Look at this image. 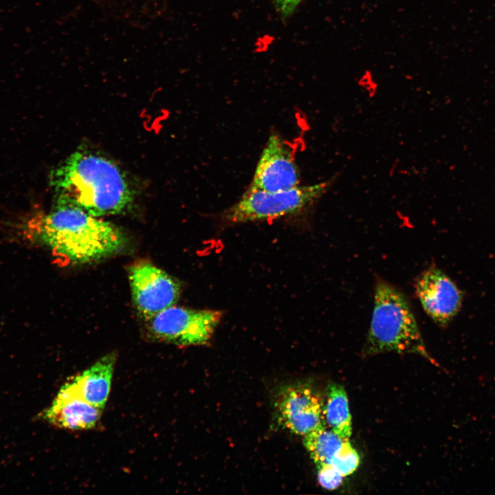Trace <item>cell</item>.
I'll return each instance as SVG.
<instances>
[{"label":"cell","mask_w":495,"mask_h":495,"mask_svg":"<svg viewBox=\"0 0 495 495\" xmlns=\"http://www.w3.org/2000/svg\"><path fill=\"white\" fill-rule=\"evenodd\" d=\"M117 356L109 353L67 382L83 399L103 410L109 397Z\"/></svg>","instance_id":"8fae6325"},{"label":"cell","mask_w":495,"mask_h":495,"mask_svg":"<svg viewBox=\"0 0 495 495\" xmlns=\"http://www.w3.org/2000/svg\"><path fill=\"white\" fill-rule=\"evenodd\" d=\"M318 479L320 485L329 490L338 488L344 476L331 463L316 465Z\"/></svg>","instance_id":"9a60e30c"},{"label":"cell","mask_w":495,"mask_h":495,"mask_svg":"<svg viewBox=\"0 0 495 495\" xmlns=\"http://www.w3.org/2000/svg\"><path fill=\"white\" fill-rule=\"evenodd\" d=\"M16 220L5 223L20 241L46 248L68 263L98 261L118 252L126 243L118 227L69 204L56 201L49 212Z\"/></svg>","instance_id":"6da1fadb"},{"label":"cell","mask_w":495,"mask_h":495,"mask_svg":"<svg viewBox=\"0 0 495 495\" xmlns=\"http://www.w3.org/2000/svg\"><path fill=\"white\" fill-rule=\"evenodd\" d=\"M344 440L324 423L303 436V444L316 465L331 463Z\"/></svg>","instance_id":"4fadbf2b"},{"label":"cell","mask_w":495,"mask_h":495,"mask_svg":"<svg viewBox=\"0 0 495 495\" xmlns=\"http://www.w3.org/2000/svg\"><path fill=\"white\" fill-rule=\"evenodd\" d=\"M302 0H274L276 7L284 17L290 16Z\"/></svg>","instance_id":"2e32d148"},{"label":"cell","mask_w":495,"mask_h":495,"mask_svg":"<svg viewBox=\"0 0 495 495\" xmlns=\"http://www.w3.org/2000/svg\"><path fill=\"white\" fill-rule=\"evenodd\" d=\"M278 410L282 424L292 432L305 436L323 421V403L306 384L285 387L279 394Z\"/></svg>","instance_id":"9c48e42d"},{"label":"cell","mask_w":495,"mask_h":495,"mask_svg":"<svg viewBox=\"0 0 495 495\" xmlns=\"http://www.w3.org/2000/svg\"><path fill=\"white\" fill-rule=\"evenodd\" d=\"M51 183L56 201L76 206L96 217L120 213L133 199L120 168L89 152L70 155L53 172Z\"/></svg>","instance_id":"7a4b0ae2"},{"label":"cell","mask_w":495,"mask_h":495,"mask_svg":"<svg viewBox=\"0 0 495 495\" xmlns=\"http://www.w3.org/2000/svg\"><path fill=\"white\" fill-rule=\"evenodd\" d=\"M396 352L421 355L439 366L426 350L416 318L405 295L378 278L374 307L362 353L364 356Z\"/></svg>","instance_id":"3957f363"},{"label":"cell","mask_w":495,"mask_h":495,"mask_svg":"<svg viewBox=\"0 0 495 495\" xmlns=\"http://www.w3.org/2000/svg\"><path fill=\"white\" fill-rule=\"evenodd\" d=\"M128 276L134 305L146 320L175 305L179 299V282L149 262L132 265Z\"/></svg>","instance_id":"8992f818"},{"label":"cell","mask_w":495,"mask_h":495,"mask_svg":"<svg viewBox=\"0 0 495 495\" xmlns=\"http://www.w3.org/2000/svg\"><path fill=\"white\" fill-rule=\"evenodd\" d=\"M345 389L342 385L331 383L326 390L323 404L324 424L343 439H349L352 433L351 416Z\"/></svg>","instance_id":"7c38bea8"},{"label":"cell","mask_w":495,"mask_h":495,"mask_svg":"<svg viewBox=\"0 0 495 495\" xmlns=\"http://www.w3.org/2000/svg\"><path fill=\"white\" fill-rule=\"evenodd\" d=\"M330 184L327 181L275 192L250 186L241 199L223 212L222 218L227 223L237 224L296 214L322 196Z\"/></svg>","instance_id":"277c9868"},{"label":"cell","mask_w":495,"mask_h":495,"mask_svg":"<svg viewBox=\"0 0 495 495\" xmlns=\"http://www.w3.org/2000/svg\"><path fill=\"white\" fill-rule=\"evenodd\" d=\"M415 289L425 312L441 326L447 325L461 307V291L436 267L428 268L417 277Z\"/></svg>","instance_id":"ba28073f"},{"label":"cell","mask_w":495,"mask_h":495,"mask_svg":"<svg viewBox=\"0 0 495 495\" xmlns=\"http://www.w3.org/2000/svg\"><path fill=\"white\" fill-rule=\"evenodd\" d=\"M360 462V456L356 450L351 446L349 439H345L340 450L333 457L331 464L345 477L357 470Z\"/></svg>","instance_id":"5bb4252c"},{"label":"cell","mask_w":495,"mask_h":495,"mask_svg":"<svg viewBox=\"0 0 495 495\" xmlns=\"http://www.w3.org/2000/svg\"><path fill=\"white\" fill-rule=\"evenodd\" d=\"M102 412V409L86 402L66 382L42 417L56 427L80 430L93 428Z\"/></svg>","instance_id":"30bf717a"},{"label":"cell","mask_w":495,"mask_h":495,"mask_svg":"<svg viewBox=\"0 0 495 495\" xmlns=\"http://www.w3.org/2000/svg\"><path fill=\"white\" fill-rule=\"evenodd\" d=\"M300 171L292 148L272 133L261 153L250 186L275 192L299 185Z\"/></svg>","instance_id":"52a82bcc"},{"label":"cell","mask_w":495,"mask_h":495,"mask_svg":"<svg viewBox=\"0 0 495 495\" xmlns=\"http://www.w3.org/2000/svg\"><path fill=\"white\" fill-rule=\"evenodd\" d=\"M221 318L219 311L173 305L149 320L157 340L180 346L203 344L213 334Z\"/></svg>","instance_id":"5b68a950"}]
</instances>
